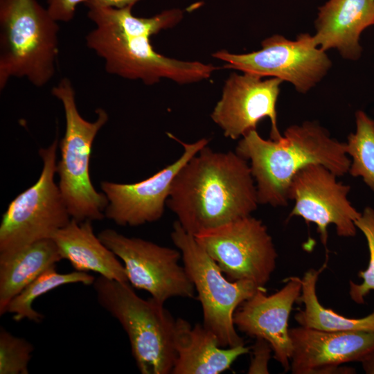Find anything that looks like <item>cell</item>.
I'll return each mask as SVG.
<instances>
[{
	"mask_svg": "<svg viewBox=\"0 0 374 374\" xmlns=\"http://www.w3.org/2000/svg\"><path fill=\"white\" fill-rule=\"evenodd\" d=\"M207 145L178 172L166 204L193 235L251 215L259 204L247 161Z\"/></svg>",
	"mask_w": 374,
	"mask_h": 374,
	"instance_id": "7a4b0ae2",
	"label": "cell"
},
{
	"mask_svg": "<svg viewBox=\"0 0 374 374\" xmlns=\"http://www.w3.org/2000/svg\"><path fill=\"white\" fill-rule=\"evenodd\" d=\"M170 235L197 292L204 327L215 335L221 347L244 344L235 330L233 315L260 287L249 280H229L194 235L186 232L178 221L174 222Z\"/></svg>",
	"mask_w": 374,
	"mask_h": 374,
	"instance_id": "52a82bcc",
	"label": "cell"
},
{
	"mask_svg": "<svg viewBox=\"0 0 374 374\" xmlns=\"http://www.w3.org/2000/svg\"><path fill=\"white\" fill-rule=\"evenodd\" d=\"M26 339L0 329V374H28V362L33 351Z\"/></svg>",
	"mask_w": 374,
	"mask_h": 374,
	"instance_id": "d4e9b609",
	"label": "cell"
},
{
	"mask_svg": "<svg viewBox=\"0 0 374 374\" xmlns=\"http://www.w3.org/2000/svg\"><path fill=\"white\" fill-rule=\"evenodd\" d=\"M62 259L52 238L34 242L0 255V314L10 301L42 272Z\"/></svg>",
	"mask_w": 374,
	"mask_h": 374,
	"instance_id": "ffe728a7",
	"label": "cell"
},
{
	"mask_svg": "<svg viewBox=\"0 0 374 374\" xmlns=\"http://www.w3.org/2000/svg\"><path fill=\"white\" fill-rule=\"evenodd\" d=\"M293 374L350 373L342 364L360 362L374 350V332L290 328Z\"/></svg>",
	"mask_w": 374,
	"mask_h": 374,
	"instance_id": "9a60e30c",
	"label": "cell"
},
{
	"mask_svg": "<svg viewBox=\"0 0 374 374\" xmlns=\"http://www.w3.org/2000/svg\"><path fill=\"white\" fill-rule=\"evenodd\" d=\"M174 345L176 357L172 374H220L229 369L249 348L241 344L223 348L203 325L176 319Z\"/></svg>",
	"mask_w": 374,
	"mask_h": 374,
	"instance_id": "ac0fdd59",
	"label": "cell"
},
{
	"mask_svg": "<svg viewBox=\"0 0 374 374\" xmlns=\"http://www.w3.org/2000/svg\"><path fill=\"white\" fill-rule=\"evenodd\" d=\"M355 226L364 235L369 251V261L365 270L359 271L358 276L363 280L357 284L349 283V295L357 304H364L365 297L374 290V209L366 207L359 217L355 222Z\"/></svg>",
	"mask_w": 374,
	"mask_h": 374,
	"instance_id": "cb8c5ba5",
	"label": "cell"
},
{
	"mask_svg": "<svg viewBox=\"0 0 374 374\" xmlns=\"http://www.w3.org/2000/svg\"><path fill=\"white\" fill-rule=\"evenodd\" d=\"M62 259L79 271H93L109 279L128 283L123 264L93 231L91 221L74 219L51 238Z\"/></svg>",
	"mask_w": 374,
	"mask_h": 374,
	"instance_id": "d6986e66",
	"label": "cell"
},
{
	"mask_svg": "<svg viewBox=\"0 0 374 374\" xmlns=\"http://www.w3.org/2000/svg\"><path fill=\"white\" fill-rule=\"evenodd\" d=\"M261 46V49L248 53L220 51L213 56L225 62L224 68L261 78H276L291 83L301 93L314 87L332 66L326 51L316 44L309 33H301L295 40L274 35L263 40Z\"/></svg>",
	"mask_w": 374,
	"mask_h": 374,
	"instance_id": "9c48e42d",
	"label": "cell"
},
{
	"mask_svg": "<svg viewBox=\"0 0 374 374\" xmlns=\"http://www.w3.org/2000/svg\"><path fill=\"white\" fill-rule=\"evenodd\" d=\"M55 139L40 148L43 168L37 181L8 205L0 224V255L13 253L34 242L51 238L66 226L71 217L58 184Z\"/></svg>",
	"mask_w": 374,
	"mask_h": 374,
	"instance_id": "ba28073f",
	"label": "cell"
},
{
	"mask_svg": "<svg viewBox=\"0 0 374 374\" xmlns=\"http://www.w3.org/2000/svg\"><path fill=\"white\" fill-rule=\"evenodd\" d=\"M168 135L184 148L183 154L176 161L139 182L100 183L108 199L105 215L118 225L136 226L159 220L164 213L175 176L190 158L208 143L204 138L188 143L170 133Z\"/></svg>",
	"mask_w": 374,
	"mask_h": 374,
	"instance_id": "5bb4252c",
	"label": "cell"
},
{
	"mask_svg": "<svg viewBox=\"0 0 374 374\" xmlns=\"http://www.w3.org/2000/svg\"><path fill=\"white\" fill-rule=\"evenodd\" d=\"M278 292L267 295L264 287L243 302L233 315L237 328L247 335L265 339L271 346L274 358L285 371L290 370L292 345L289 318L301 295V278L291 276Z\"/></svg>",
	"mask_w": 374,
	"mask_h": 374,
	"instance_id": "2e32d148",
	"label": "cell"
},
{
	"mask_svg": "<svg viewBox=\"0 0 374 374\" xmlns=\"http://www.w3.org/2000/svg\"><path fill=\"white\" fill-rule=\"evenodd\" d=\"M235 152L250 161L259 204L285 206L294 176L311 164L324 166L337 177L348 172L351 161L346 143L332 138L315 121L292 125L279 140H266L256 130L245 134Z\"/></svg>",
	"mask_w": 374,
	"mask_h": 374,
	"instance_id": "3957f363",
	"label": "cell"
},
{
	"mask_svg": "<svg viewBox=\"0 0 374 374\" xmlns=\"http://www.w3.org/2000/svg\"><path fill=\"white\" fill-rule=\"evenodd\" d=\"M89 0H47L46 10L50 16L57 22H69L75 14L78 6L84 5Z\"/></svg>",
	"mask_w": 374,
	"mask_h": 374,
	"instance_id": "4316f807",
	"label": "cell"
},
{
	"mask_svg": "<svg viewBox=\"0 0 374 374\" xmlns=\"http://www.w3.org/2000/svg\"><path fill=\"white\" fill-rule=\"evenodd\" d=\"M59 26L37 0H0V89L12 78L42 87L56 71Z\"/></svg>",
	"mask_w": 374,
	"mask_h": 374,
	"instance_id": "277c9868",
	"label": "cell"
},
{
	"mask_svg": "<svg viewBox=\"0 0 374 374\" xmlns=\"http://www.w3.org/2000/svg\"><path fill=\"white\" fill-rule=\"evenodd\" d=\"M51 93L61 102L66 121L64 135L60 142L61 157L57 163L59 188L72 219L101 220L108 199L91 183L89 160L93 140L108 121V114L98 108L94 121L85 120L78 112L75 90L66 78L52 88Z\"/></svg>",
	"mask_w": 374,
	"mask_h": 374,
	"instance_id": "8992f818",
	"label": "cell"
},
{
	"mask_svg": "<svg viewBox=\"0 0 374 374\" xmlns=\"http://www.w3.org/2000/svg\"><path fill=\"white\" fill-rule=\"evenodd\" d=\"M99 239L123 262L128 283L164 303L175 297L193 298L195 287L184 266L179 263V250L125 236L105 229Z\"/></svg>",
	"mask_w": 374,
	"mask_h": 374,
	"instance_id": "8fae6325",
	"label": "cell"
},
{
	"mask_svg": "<svg viewBox=\"0 0 374 374\" xmlns=\"http://www.w3.org/2000/svg\"><path fill=\"white\" fill-rule=\"evenodd\" d=\"M337 177L324 166L311 164L294 176L288 190L289 199L294 201L289 217H301L307 223L315 224L324 246L330 224L335 226L339 236L354 237L355 222L361 215L348 199L350 186Z\"/></svg>",
	"mask_w": 374,
	"mask_h": 374,
	"instance_id": "7c38bea8",
	"label": "cell"
},
{
	"mask_svg": "<svg viewBox=\"0 0 374 374\" xmlns=\"http://www.w3.org/2000/svg\"><path fill=\"white\" fill-rule=\"evenodd\" d=\"M141 0H89L85 6L90 7H109L123 8L127 6H134Z\"/></svg>",
	"mask_w": 374,
	"mask_h": 374,
	"instance_id": "83f0119b",
	"label": "cell"
},
{
	"mask_svg": "<svg viewBox=\"0 0 374 374\" xmlns=\"http://www.w3.org/2000/svg\"><path fill=\"white\" fill-rule=\"evenodd\" d=\"M194 237L230 280L264 287L276 268L278 254L267 228L251 215Z\"/></svg>",
	"mask_w": 374,
	"mask_h": 374,
	"instance_id": "30bf717a",
	"label": "cell"
},
{
	"mask_svg": "<svg viewBox=\"0 0 374 374\" xmlns=\"http://www.w3.org/2000/svg\"><path fill=\"white\" fill-rule=\"evenodd\" d=\"M95 280L92 275L84 271L75 270L66 274L58 273L54 265L16 295L8 303L6 312L13 314L12 319L15 321L27 319L39 323L44 316L33 308V301L37 298L63 285L82 283L90 285Z\"/></svg>",
	"mask_w": 374,
	"mask_h": 374,
	"instance_id": "7402d4cb",
	"label": "cell"
},
{
	"mask_svg": "<svg viewBox=\"0 0 374 374\" xmlns=\"http://www.w3.org/2000/svg\"><path fill=\"white\" fill-rule=\"evenodd\" d=\"M362 368L367 374H374V350L368 353L362 361Z\"/></svg>",
	"mask_w": 374,
	"mask_h": 374,
	"instance_id": "f1b7e54d",
	"label": "cell"
},
{
	"mask_svg": "<svg viewBox=\"0 0 374 374\" xmlns=\"http://www.w3.org/2000/svg\"><path fill=\"white\" fill-rule=\"evenodd\" d=\"M373 25L374 0H328L319 8L313 37L323 51L335 49L343 58L357 60L361 35Z\"/></svg>",
	"mask_w": 374,
	"mask_h": 374,
	"instance_id": "e0dca14e",
	"label": "cell"
},
{
	"mask_svg": "<svg viewBox=\"0 0 374 374\" xmlns=\"http://www.w3.org/2000/svg\"><path fill=\"white\" fill-rule=\"evenodd\" d=\"M132 7L88 8L87 16L95 28L86 35V45L103 59L107 73L152 85L161 78L179 84L195 82L210 78L219 69L169 58L154 50L150 37L177 25L184 17L182 10L172 8L151 17H138L132 14Z\"/></svg>",
	"mask_w": 374,
	"mask_h": 374,
	"instance_id": "6da1fadb",
	"label": "cell"
},
{
	"mask_svg": "<svg viewBox=\"0 0 374 374\" xmlns=\"http://www.w3.org/2000/svg\"><path fill=\"white\" fill-rule=\"evenodd\" d=\"M99 304L121 323L142 374H170L176 357V319L153 297L138 296L129 283L100 276L93 283Z\"/></svg>",
	"mask_w": 374,
	"mask_h": 374,
	"instance_id": "5b68a950",
	"label": "cell"
},
{
	"mask_svg": "<svg viewBox=\"0 0 374 374\" xmlns=\"http://www.w3.org/2000/svg\"><path fill=\"white\" fill-rule=\"evenodd\" d=\"M271 352L272 348L267 341L256 338L252 347V357L247 373H269L268 362L271 357Z\"/></svg>",
	"mask_w": 374,
	"mask_h": 374,
	"instance_id": "484cf974",
	"label": "cell"
},
{
	"mask_svg": "<svg viewBox=\"0 0 374 374\" xmlns=\"http://www.w3.org/2000/svg\"><path fill=\"white\" fill-rule=\"evenodd\" d=\"M356 130L346 143L347 154L351 157L348 173L362 177L374 192V119L362 110L355 112Z\"/></svg>",
	"mask_w": 374,
	"mask_h": 374,
	"instance_id": "603a6c76",
	"label": "cell"
},
{
	"mask_svg": "<svg viewBox=\"0 0 374 374\" xmlns=\"http://www.w3.org/2000/svg\"><path fill=\"white\" fill-rule=\"evenodd\" d=\"M283 82L276 78L263 80L248 73H231L211 114L212 120L226 137L236 140L256 130L258 123L268 118L270 139L279 140L283 136L278 127L276 104Z\"/></svg>",
	"mask_w": 374,
	"mask_h": 374,
	"instance_id": "4fadbf2b",
	"label": "cell"
},
{
	"mask_svg": "<svg viewBox=\"0 0 374 374\" xmlns=\"http://www.w3.org/2000/svg\"><path fill=\"white\" fill-rule=\"evenodd\" d=\"M326 267V262L318 270H308L301 278L302 288L298 301L304 304V308L296 313V321L300 326L322 331L374 332V310L362 318H348L326 308L319 303L316 285L319 274Z\"/></svg>",
	"mask_w": 374,
	"mask_h": 374,
	"instance_id": "44dd1931",
	"label": "cell"
}]
</instances>
